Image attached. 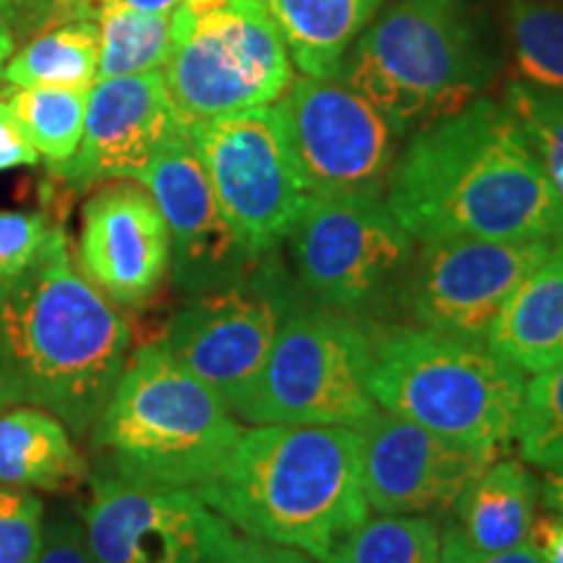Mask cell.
Here are the masks:
<instances>
[{
	"mask_svg": "<svg viewBox=\"0 0 563 563\" xmlns=\"http://www.w3.org/2000/svg\"><path fill=\"white\" fill-rule=\"evenodd\" d=\"M384 199L420 243L563 238V201L511 112L483 95L412 131Z\"/></svg>",
	"mask_w": 563,
	"mask_h": 563,
	"instance_id": "cell-1",
	"label": "cell"
},
{
	"mask_svg": "<svg viewBox=\"0 0 563 563\" xmlns=\"http://www.w3.org/2000/svg\"><path fill=\"white\" fill-rule=\"evenodd\" d=\"M131 327L58 228L32 269L0 282V405H34L84 439L129 363Z\"/></svg>",
	"mask_w": 563,
	"mask_h": 563,
	"instance_id": "cell-2",
	"label": "cell"
},
{
	"mask_svg": "<svg viewBox=\"0 0 563 563\" xmlns=\"http://www.w3.org/2000/svg\"><path fill=\"white\" fill-rule=\"evenodd\" d=\"M196 496L238 532L327 563L368 519L361 435L340 426H256Z\"/></svg>",
	"mask_w": 563,
	"mask_h": 563,
	"instance_id": "cell-3",
	"label": "cell"
},
{
	"mask_svg": "<svg viewBox=\"0 0 563 563\" xmlns=\"http://www.w3.org/2000/svg\"><path fill=\"white\" fill-rule=\"evenodd\" d=\"M498 68L488 0H386L334 79L361 91L402 139L481 97Z\"/></svg>",
	"mask_w": 563,
	"mask_h": 563,
	"instance_id": "cell-4",
	"label": "cell"
},
{
	"mask_svg": "<svg viewBox=\"0 0 563 563\" xmlns=\"http://www.w3.org/2000/svg\"><path fill=\"white\" fill-rule=\"evenodd\" d=\"M100 473L196 490L228 460L243 426L211 386L162 344L133 352L91 428Z\"/></svg>",
	"mask_w": 563,
	"mask_h": 563,
	"instance_id": "cell-5",
	"label": "cell"
},
{
	"mask_svg": "<svg viewBox=\"0 0 563 563\" xmlns=\"http://www.w3.org/2000/svg\"><path fill=\"white\" fill-rule=\"evenodd\" d=\"M525 373L498 357L488 342L462 340L433 329H394L373 340L371 394L397 415L470 443L509 446L525 399Z\"/></svg>",
	"mask_w": 563,
	"mask_h": 563,
	"instance_id": "cell-6",
	"label": "cell"
},
{
	"mask_svg": "<svg viewBox=\"0 0 563 563\" xmlns=\"http://www.w3.org/2000/svg\"><path fill=\"white\" fill-rule=\"evenodd\" d=\"M162 76L186 129L274 104L295 66L266 0H180Z\"/></svg>",
	"mask_w": 563,
	"mask_h": 563,
	"instance_id": "cell-7",
	"label": "cell"
},
{
	"mask_svg": "<svg viewBox=\"0 0 563 563\" xmlns=\"http://www.w3.org/2000/svg\"><path fill=\"white\" fill-rule=\"evenodd\" d=\"M373 340L352 316L298 306L279 327L245 399L258 426L363 428L382 407L371 394Z\"/></svg>",
	"mask_w": 563,
	"mask_h": 563,
	"instance_id": "cell-8",
	"label": "cell"
},
{
	"mask_svg": "<svg viewBox=\"0 0 563 563\" xmlns=\"http://www.w3.org/2000/svg\"><path fill=\"white\" fill-rule=\"evenodd\" d=\"M287 245L302 290L352 319L399 290L415 256V238L384 194L311 196Z\"/></svg>",
	"mask_w": 563,
	"mask_h": 563,
	"instance_id": "cell-9",
	"label": "cell"
},
{
	"mask_svg": "<svg viewBox=\"0 0 563 563\" xmlns=\"http://www.w3.org/2000/svg\"><path fill=\"white\" fill-rule=\"evenodd\" d=\"M211 191L253 258L277 251L308 196L274 104L188 123Z\"/></svg>",
	"mask_w": 563,
	"mask_h": 563,
	"instance_id": "cell-10",
	"label": "cell"
},
{
	"mask_svg": "<svg viewBox=\"0 0 563 563\" xmlns=\"http://www.w3.org/2000/svg\"><path fill=\"white\" fill-rule=\"evenodd\" d=\"M298 308L292 285L274 258H258L241 279L191 295L173 316L162 350L241 412L279 327Z\"/></svg>",
	"mask_w": 563,
	"mask_h": 563,
	"instance_id": "cell-11",
	"label": "cell"
},
{
	"mask_svg": "<svg viewBox=\"0 0 563 563\" xmlns=\"http://www.w3.org/2000/svg\"><path fill=\"white\" fill-rule=\"evenodd\" d=\"M274 108L308 196L386 191L399 136L361 91L300 76Z\"/></svg>",
	"mask_w": 563,
	"mask_h": 563,
	"instance_id": "cell-12",
	"label": "cell"
},
{
	"mask_svg": "<svg viewBox=\"0 0 563 563\" xmlns=\"http://www.w3.org/2000/svg\"><path fill=\"white\" fill-rule=\"evenodd\" d=\"M555 241L439 238L422 243L399 287L407 311L422 329L485 342L506 300Z\"/></svg>",
	"mask_w": 563,
	"mask_h": 563,
	"instance_id": "cell-13",
	"label": "cell"
},
{
	"mask_svg": "<svg viewBox=\"0 0 563 563\" xmlns=\"http://www.w3.org/2000/svg\"><path fill=\"white\" fill-rule=\"evenodd\" d=\"M228 522L188 488L95 475L84 534L97 563H207Z\"/></svg>",
	"mask_w": 563,
	"mask_h": 563,
	"instance_id": "cell-14",
	"label": "cell"
},
{
	"mask_svg": "<svg viewBox=\"0 0 563 563\" xmlns=\"http://www.w3.org/2000/svg\"><path fill=\"white\" fill-rule=\"evenodd\" d=\"M357 435L365 501L378 514L428 517L452 509L462 490L501 456L498 449L470 446L384 410L357 428Z\"/></svg>",
	"mask_w": 563,
	"mask_h": 563,
	"instance_id": "cell-15",
	"label": "cell"
},
{
	"mask_svg": "<svg viewBox=\"0 0 563 563\" xmlns=\"http://www.w3.org/2000/svg\"><path fill=\"white\" fill-rule=\"evenodd\" d=\"M139 183L165 217L170 274L188 298L241 279L258 262L224 217L186 131L162 146Z\"/></svg>",
	"mask_w": 563,
	"mask_h": 563,
	"instance_id": "cell-16",
	"label": "cell"
},
{
	"mask_svg": "<svg viewBox=\"0 0 563 563\" xmlns=\"http://www.w3.org/2000/svg\"><path fill=\"white\" fill-rule=\"evenodd\" d=\"M180 131L183 121L162 70L95 81L79 150L53 173L74 191L112 180H139Z\"/></svg>",
	"mask_w": 563,
	"mask_h": 563,
	"instance_id": "cell-17",
	"label": "cell"
},
{
	"mask_svg": "<svg viewBox=\"0 0 563 563\" xmlns=\"http://www.w3.org/2000/svg\"><path fill=\"white\" fill-rule=\"evenodd\" d=\"M76 264L118 308L146 306L170 274V232L139 180H112L84 203Z\"/></svg>",
	"mask_w": 563,
	"mask_h": 563,
	"instance_id": "cell-18",
	"label": "cell"
},
{
	"mask_svg": "<svg viewBox=\"0 0 563 563\" xmlns=\"http://www.w3.org/2000/svg\"><path fill=\"white\" fill-rule=\"evenodd\" d=\"M488 347L514 368L540 373L563 357V238L527 274L490 327Z\"/></svg>",
	"mask_w": 563,
	"mask_h": 563,
	"instance_id": "cell-19",
	"label": "cell"
},
{
	"mask_svg": "<svg viewBox=\"0 0 563 563\" xmlns=\"http://www.w3.org/2000/svg\"><path fill=\"white\" fill-rule=\"evenodd\" d=\"M87 477L66 422L34 405H0V485L58 493Z\"/></svg>",
	"mask_w": 563,
	"mask_h": 563,
	"instance_id": "cell-20",
	"label": "cell"
},
{
	"mask_svg": "<svg viewBox=\"0 0 563 563\" xmlns=\"http://www.w3.org/2000/svg\"><path fill=\"white\" fill-rule=\"evenodd\" d=\"M454 532L481 553H501L530 543L538 509V483L517 460H493L452 506Z\"/></svg>",
	"mask_w": 563,
	"mask_h": 563,
	"instance_id": "cell-21",
	"label": "cell"
},
{
	"mask_svg": "<svg viewBox=\"0 0 563 563\" xmlns=\"http://www.w3.org/2000/svg\"><path fill=\"white\" fill-rule=\"evenodd\" d=\"M290 51L311 79H334L340 63L386 0H266Z\"/></svg>",
	"mask_w": 563,
	"mask_h": 563,
	"instance_id": "cell-22",
	"label": "cell"
},
{
	"mask_svg": "<svg viewBox=\"0 0 563 563\" xmlns=\"http://www.w3.org/2000/svg\"><path fill=\"white\" fill-rule=\"evenodd\" d=\"M60 21L87 19L100 32L97 81L162 70L173 45V13H146L115 0H55Z\"/></svg>",
	"mask_w": 563,
	"mask_h": 563,
	"instance_id": "cell-23",
	"label": "cell"
},
{
	"mask_svg": "<svg viewBox=\"0 0 563 563\" xmlns=\"http://www.w3.org/2000/svg\"><path fill=\"white\" fill-rule=\"evenodd\" d=\"M100 63V32L95 21H55L53 30L37 34L5 63L9 87H66L91 89Z\"/></svg>",
	"mask_w": 563,
	"mask_h": 563,
	"instance_id": "cell-24",
	"label": "cell"
},
{
	"mask_svg": "<svg viewBox=\"0 0 563 563\" xmlns=\"http://www.w3.org/2000/svg\"><path fill=\"white\" fill-rule=\"evenodd\" d=\"M3 100L51 170L74 157L81 144L89 89L11 87Z\"/></svg>",
	"mask_w": 563,
	"mask_h": 563,
	"instance_id": "cell-25",
	"label": "cell"
},
{
	"mask_svg": "<svg viewBox=\"0 0 563 563\" xmlns=\"http://www.w3.org/2000/svg\"><path fill=\"white\" fill-rule=\"evenodd\" d=\"M504 32L525 81L563 89V0H506Z\"/></svg>",
	"mask_w": 563,
	"mask_h": 563,
	"instance_id": "cell-26",
	"label": "cell"
},
{
	"mask_svg": "<svg viewBox=\"0 0 563 563\" xmlns=\"http://www.w3.org/2000/svg\"><path fill=\"white\" fill-rule=\"evenodd\" d=\"M327 563H441V532L428 517L378 514L355 527Z\"/></svg>",
	"mask_w": 563,
	"mask_h": 563,
	"instance_id": "cell-27",
	"label": "cell"
},
{
	"mask_svg": "<svg viewBox=\"0 0 563 563\" xmlns=\"http://www.w3.org/2000/svg\"><path fill=\"white\" fill-rule=\"evenodd\" d=\"M504 108L511 112L530 152L563 201V89L532 81H509Z\"/></svg>",
	"mask_w": 563,
	"mask_h": 563,
	"instance_id": "cell-28",
	"label": "cell"
},
{
	"mask_svg": "<svg viewBox=\"0 0 563 563\" xmlns=\"http://www.w3.org/2000/svg\"><path fill=\"white\" fill-rule=\"evenodd\" d=\"M514 441L522 460L545 470H563V357L532 373L525 384Z\"/></svg>",
	"mask_w": 563,
	"mask_h": 563,
	"instance_id": "cell-29",
	"label": "cell"
},
{
	"mask_svg": "<svg viewBox=\"0 0 563 563\" xmlns=\"http://www.w3.org/2000/svg\"><path fill=\"white\" fill-rule=\"evenodd\" d=\"M45 504L34 490L0 485V563H37Z\"/></svg>",
	"mask_w": 563,
	"mask_h": 563,
	"instance_id": "cell-30",
	"label": "cell"
},
{
	"mask_svg": "<svg viewBox=\"0 0 563 563\" xmlns=\"http://www.w3.org/2000/svg\"><path fill=\"white\" fill-rule=\"evenodd\" d=\"M58 228L45 211L0 209V282L32 269Z\"/></svg>",
	"mask_w": 563,
	"mask_h": 563,
	"instance_id": "cell-31",
	"label": "cell"
},
{
	"mask_svg": "<svg viewBox=\"0 0 563 563\" xmlns=\"http://www.w3.org/2000/svg\"><path fill=\"white\" fill-rule=\"evenodd\" d=\"M207 563H313V559L295 548L235 532L228 525L211 548Z\"/></svg>",
	"mask_w": 563,
	"mask_h": 563,
	"instance_id": "cell-32",
	"label": "cell"
},
{
	"mask_svg": "<svg viewBox=\"0 0 563 563\" xmlns=\"http://www.w3.org/2000/svg\"><path fill=\"white\" fill-rule=\"evenodd\" d=\"M37 563H97L87 545L84 522L70 514H58L47 525Z\"/></svg>",
	"mask_w": 563,
	"mask_h": 563,
	"instance_id": "cell-33",
	"label": "cell"
},
{
	"mask_svg": "<svg viewBox=\"0 0 563 563\" xmlns=\"http://www.w3.org/2000/svg\"><path fill=\"white\" fill-rule=\"evenodd\" d=\"M37 162L40 154L30 136L21 129L9 102L0 100V173L16 170V167H34Z\"/></svg>",
	"mask_w": 563,
	"mask_h": 563,
	"instance_id": "cell-34",
	"label": "cell"
},
{
	"mask_svg": "<svg viewBox=\"0 0 563 563\" xmlns=\"http://www.w3.org/2000/svg\"><path fill=\"white\" fill-rule=\"evenodd\" d=\"M441 563H545V559L532 543H525L501 553L473 551L454 532L446 530V534L441 538Z\"/></svg>",
	"mask_w": 563,
	"mask_h": 563,
	"instance_id": "cell-35",
	"label": "cell"
},
{
	"mask_svg": "<svg viewBox=\"0 0 563 563\" xmlns=\"http://www.w3.org/2000/svg\"><path fill=\"white\" fill-rule=\"evenodd\" d=\"M530 543L538 548L545 563H563V514H548L534 519Z\"/></svg>",
	"mask_w": 563,
	"mask_h": 563,
	"instance_id": "cell-36",
	"label": "cell"
},
{
	"mask_svg": "<svg viewBox=\"0 0 563 563\" xmlns=\"http://www.w3.org/2000/svg\"><path fill=\"white\" fill-rule=\"evenodd\" d=\"M115 3H123L129 9L146 13H173L180 5V0H115Z\"/></svg>",
	"mask_w": 563,
	"mask_h": 563,
	"instance_id": "cell-37",
	"label": "cell"
},
{
	"mask_svg": "<svg viewBox=\"0 0 563 563\" xmlns=\"http://www.w3.org/2000/svg\"><path fill=\"white\" fill-rule=\"evenodd\" d=\"M545 501L553 511L563 514V470H553V475L545 481Z\"/></svg>",
	"mask_w": 563,
	"mask_h": 563,
	"instance_id": "cell-38",
	"label": "cell"
},
{
	"mask_svg": "<svg viewBox=\"0 0 563 563\" xmlns=\"http://www.w3.org/2000/svg\"><path fill=\"white\" fill-rule=\"evenodd\" d=\"M11 55H13L11 26L0 21V84H3V70H5V63H9Z\"/></svg>",
	"mask_w": 563,
	"mask_h": 563,
	"instance_id": "cell-39",
	"label": "cell"
},
{
	"mask_svg": "<svg viewBox=\"0 0 563 563\" xmlns=\"http://www.w3.org/2000/svg\"><path fill=\"white\" fill-rule=\"evenodd\" d=\"M32 3L34 0H0V21H3V24H9L16 13H21L26 5H32Z\"/></svg>",
	"mask_w": 563,
	"mask_h": 563,
	"instance_id": "cell-40",
	"label": "cell"
}]
</instances>
